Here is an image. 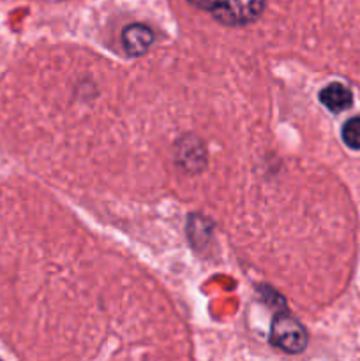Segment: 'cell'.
<instances>
[{
  "instance_id": "1",
  "label": "cell",
  "mask_w": 360,
  "mask_h": 361,
  "mask_svg": "<svg viewBox=\"0 0 360 361\" xmlns=\"http://www.w3.org/2000/svg\"><path fill=\"white\" fill-rule=\"evenodd\" d=\"M198 9L210 13L221 23L229 27L249 25L263 13L267 0H187Z\"/></svg>"
},
{
  "instance_id": "2",
  "label": "cell",
  "mask_w": 360,
  "mask_h": 361,
  "mask_svg": "<svg viewBox=\"0 0 360 361\" xmlns=\"http://www.w3.org/2000/svg\"><path fill=\"white\" fill-rule=\"evenodd\" d=\"M270 342L286 353H302L307 345V331L295 317L279 314L270 328Z\"/></svg>"
},
{
  "instance_id": "3",
  "label": "cell",
  "mask_w": 360,
  "mask_h": 361,
  "mask_svg": "<svg viewBox=\"0 0 360 361\" xmlns=\"http://www.w3.org/2000/svg\"><path fill=\"white\" fill-rule=\"evenodd\" d=\"M154 42V32L143 23H131L122 32V44L129 55H143Z\"/></svg>"
},
{
  "instance_id": "4",
  "label": "cell",
  "mask_w": 360,
  "mask_h": 361,
  "mask_svg": "<svg viewBox=\"0 0 360 361\" xmlns=\"http://www.w3.org/2000/svg\"><path fill=\"white\" fill-rule=\"evenodd\" d=\"M320 102L332 113H341L353 104V95L344 85L330 83L320 92Z\"/></svg>"
},
{
  "instance_id": "5",
  "label": "cell",
  "mask_w": 360,
  "mask_h": 361,
  "mask_svg": "<svg viewBox=\"0 0 360 361\" xmlns=\"http://www.w3.org/2000/svg\"><path fill=\"white\" fill-rule=\"evenodd\" d=\"M342 141L352 150H360V116L349 118L342 127Z\"/></svg>"
}]
</instances>
